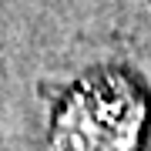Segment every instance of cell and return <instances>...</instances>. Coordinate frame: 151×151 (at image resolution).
Returning a JSON list of instances; mask_svg holds the SVG:
<instances>
[{"instance_id": "obj_1", "label": "cell", "mask_w": 151, "mask_h": 151, "mask_svg": "<svg viewBox=\"0 0 151 151\" xmlns=\"http://www.w3.org/2000/svg\"><path fill=\"white\" fill-rule=\"evenodd\" d=\"M145 108L124 84L87 87L57 114L54 151H138Z\"/></svg>"}]
</instances>
